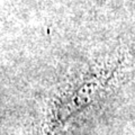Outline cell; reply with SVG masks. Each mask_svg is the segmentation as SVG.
I'll list each match as a JSON object with an SVG mask.
<instances>
[{
  "instance_id": "1",
  "label": "cell",
  "mask_w": 135,
  "mask_h": 135,
  "mask_svg": "<svg viewBox=\"0 0 135 135\" xmlns=\"http://www.w3.org/2000/svg\"><path fill=\"white\" fill-rule=\"evenodd\" d=\"M123 57H112L86 68L68 82L54 100L50 125L52 129L63 127L72 116L104 98L120 71Z\"/></svg>"
}]
</instances>
